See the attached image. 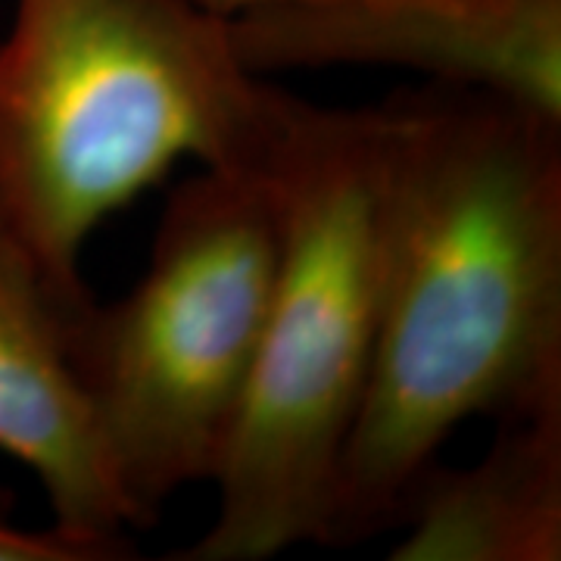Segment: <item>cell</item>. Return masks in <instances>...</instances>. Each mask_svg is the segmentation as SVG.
Segmentation results:
<instances>
[{
	"label": "cell",
	"instance_id": "cell-1",
	"mask_svg": "<svg viewBox=\"0 0 561 561\" xmlns=\"http://www.w3.org/2000/svg\"><path fill=\"white\" fill-rule=\"evenodd\" d=\"M381 110V328L324 546L400 527L471 415L561 400V119L437 81Z\"/></svg>",
	"mask_w": 561,
	"mask_h": 561
},
{
	"label": "cell",
	"instance_id": "cell-2",
	"mask_svg": "<svg viewBox=\"0 0 561 561\" xmlns=\"http://www.w3.org/2000/svg\"><path fill=\"white\" fill-rule=\"evenodd\" d=\"M290 94L191 0H16L0 38V241L62 316L94 228L179 165H262Z\"/></svg>",
	"mask_w": 561,
	"mask_h": 561
},
{
	"label": "cell",
	"instance_id": "cell-3",
	"mask_svg": "<svg viewBox=\"0 0 561 561\" xmlns=\"http://www.w3.org/2000/svg\"><path fill=\"white\" fill-rule=\"evenodd\" d=\"M268 169L278 278L213 483L219 508L181 561H262L319 542L381 328V110L290 94Z\"/></svg>",
	"mask_w": 561,
	"mask_h": 561
},
{
	"label": "cell",
	"instance_id": "cell-4",
	"mask_svg": "<svg viewBox=\"0 0 561 561\" xmlns=\"http://www.w3.org/2000/svg\"><path fill=\"white\" fill-rule=\"evenodd\" d=\"M280 194L262 165H203L169 194L144 278L66 319V353L138 527L213 481L278 278Z\"/></svg>",
	"mask_w": 561,
	"mask_h": 561
},
{
	"label": "cell",
	"instance_id": "cell-5",
	"mask_svg": "<svg viewBox=\"0 0 561 561\" xmlns=\"http://www.w3.org/2000/svg\"><path fill=\"white\" fill-rule=\"evenodd\" d=\"M250 72L378 62L483 88L561 119V0H365L228 20Z\"/></svg>",
	"mask_w": 561,
	"mask_h": 561
},
{
	"label": "cell",
	"instance_id": "cell-6",
	"mask_svg": "<svg viewBox=\"0 0 561 561\" xmlns=\"http://www.w3.org/2000/svg\"><path fill=\"white\" fill-rule=\"evenodd\" d=\"M0 453L25 465L54 527L125 556L138 527L66 353V316L0 241Z\"/></svg>",
	"mask_w": 561,
	"mask_h": 561
},
{
	"label": "cell",
	"instance_id": "cell-7",
	"mask_svg": "<svg viewBox=\"0 0 561 561\" xmlns=\"http://www.w3.org/2000/svg\"><path fill=\"white\" fill-rule=\"evenodd\" d=\"M478 465H434L405 505L397 561H559L561 400L502 415Z\"/></svg>",
	"mask_w": 561,
	"mask_h": 561
},
{
	"label": "cell",
	"instance_id": "cell-8",
	"mask_svg": "<svg viewBox=\"0 0 561 561\" xmlns=\"http://www.w3.org/2000/svg\"><path fill=\"white\" fill-rule=\"evenodd\" d=\"M119 559L110 549L69 537L57 527L20 530L0 515V561H106Z\"/></svg>",
	"mask_w": 561,
	"mask_h": 561
},
{
	"label": "cell",
	"instance_id": "cell-9",
	"mask_svg": "<svg viewBox=\"0 0 561 561\" xmlns=\"http://www.w3.org/2000/svg\"><path fill=\"white\" fill-rule=\"evenodd\" d=\"M201 10L221 16V20H234L241 13L253 10H268V7H312V3H365V0H191Z\"/></svg>",
	"mask_w": 561,
	"mask_h": 561
}]
</instances>
